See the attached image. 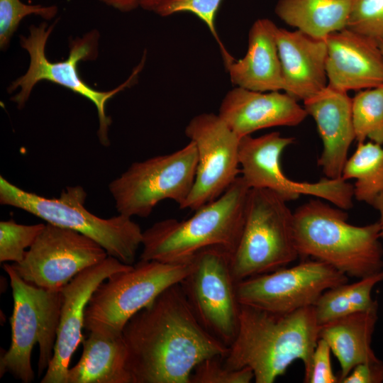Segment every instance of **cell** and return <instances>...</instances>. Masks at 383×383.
Segmentation results:
<instances>
[{
  "label": "cell",
  "mask_w": 383,
  "mask_h": 383,
  "mask_svg": "<svg viewBox=\"0 0 383 383\" xmlns=\"http://www.w3.org/2000/svg\"><path fill=\"white\" fill-rule=\"evenodd\" d=\"M108 255L91 238L47 223L23 260L11 265L25 282L48 290H60L80 272Z\"/></svg>",
  "instance_id": "5bb4252c"
},
{
  "label": "cell",
  "mask_w": 383,
  "mask_h": 383,
  "mask_svg": "<svg viewBox=\"0 0 383 383\" xmlns=\"http://www.w3.org/2000/svg\"><path fill=\"white\" fill-rule=\"evenodd\" d=\"M294 138L283 137L274 131L254 138H240L239 163L241 177L250 189L271 190L286 201L301 195L318 197L343 210L351 209L353 185L342 178H323L318 182H299L283 173L280 157L284 150L294 143Z\"/></svg>",
  "instance_id": "7c38bea8"
},
{
  "label": "cell",
  "mask_w": 383,
  "mask_h": 383,
  "mask_svg": "<svg viewBox=\"0 0 383 383\" xmlns=\"http://www.w3.org/2000/svg\"><path fill=\"white\" fill-rule=\"evenodd\" d=\"M303 102L308 116L316 123L323 143L318 166L326 177L341 178L350 146L355 140L352 98L348 92L328 84Z\"/></svg>",
  "instance_id": "d6986e66"
},
{
  "label": "cell",
  "mask_w": 383,
  "mask_h": 383,
  "mask_svg": "<svg viewBox=\"0 0 383 383\" xmlns=\"http://www.w3.org/2000/svg\"><path fill=\"white\" fill-rule=\"evenodd\" d=\"M287 202L271 190L250 189L243 228L231 257L235 283L286 267L299 257L294 213Z\"/></svg>",
  "instance_id": "9c48e42d"
},
{
  "label": "cell",
  "mask_w": 383,
  "mask_h": 383,
  "mask_svg": "<svg viewBox=\"0 0 383 383\" xmlns=\"http://www.w3.org/2000/svg\"><path fill=\"white\" fill-rule=\"evenodd\" d=\"M191 268L187 262L141 260L116 272L92 293L84 311V328L104 337L121 335L127 322L168 287L180 283Z\"/></svg>",
  "instance_id": "ba28073f"
},
{
  "label": "cell",
  "mask_w": 383,
  "mask_h": 383,
  "mask_svg": "<svg viewBox=\"0 0 383 383\" xmlns=\"http://www.w3.org/2000/svg\"><path fill=\"white\" fill-rule=\"evenodd\" d=\"M377 310L378 304L320 326L319 338L326 341L339 362V382L357 365L379 359L371 347Z\"/></svg>",
  "instance_id": "7402d4cb"
},
{
  "label": "cell",
  "mask_w": 383,
  "mask_h": 383,
  "mask_svg": "<svg viewBox=\"0 0 383 383\" xmlns=\"http://www.w3.org/2000/svg\"><path fill=\"white\" fill-rule=\"evenodd\" d=\"M347 28L383 41V0H353Z\"/></svg>",
  "instance_id": "4dcf8cb0"
},
{
  "label": "cell",
  "mask_w": 383,
  "mask_h": 383,
  "mask_svg": "<svg viewBox=\"0 0 383 383\" xmlns=\"http://www.w3.org/2000/svg\"><path fill=\"white\" fill-rule=\"evenodd\" d=\"M222 0H150L142 8L152 11L161 16H168L178 12H190L204 21L218 42L222 56L228 53L217 34L215 18Z\"/></svg>",
  "instance_id": "83f0119b"
},
{
  "label": "cell",
  "mask_w": 383,
  "mask_h": 383,
  "mask_svg": "<svg viewBox=\"0 0 383 383\" xmlns=\"http://www.w3.org/2000/svg\"><path fill=\"white\" fill-rule=\"evenodd\" d=\"M82 344L81 357L69 368L66 383H132L122 335L108 338L89 333Z\"/></svg>",
  "instance_id": "603a6c76"
},
{
  "label": "cell",
  "mask_w": 383,
  "mask_h": 383,
  "mask_svg": "<svg viewBox=\"0 0 383 383\" xmlns=\"http://www.w3.org/2000/svg\"><path fill=\"white\" fill-rule=\"evenodd\" d=\"M348 276L317 260L253 276L236 283L240 304L286 313L311 306L326 290L348 282Z\"/></svg>",
  "instance_id": "4fadbf2b"
},
{
  "label": "cell",
  "mask_w": 383,
  "mask_h": 383,
  "mask_svg": "<svg viewBox=\"0 0 383 383\" xmlns=\"http://www.w3.org/2000/svg\"><path fill=\"white\" fill-rule=\"evenodd\" d=\"M132 266L108 255L80 272L61 289L62 301L53 356L41 383H66L72 357L84 340V311L92 293L109 276Z\"/></svg>",
  "instance_id": "2e32d148"
},
{
  "label": "cell",
  "mask_w": 383,
  "mask_h": 383,
  "mask_svg": "<svg viewBox=\"0 0 383 383\" xmlns=\"http://www.w3.org/2000/svg\"><path fill=\"white\" fill-rule=\"evenodd\" d=\"M185 135L194 143L198 160L194 183L182 209L196 211L221 196L239 177L240 138L212 113L192 118Z\"/></svg>",
  "instance_id": "9a60e30c"
},
{
  "label": "cell",
  "mask_w": 383,
  "mask_h": 383,
  "mask_svg": "<svg viewBox=\"0 0 383 383\" xmlns=\"http://www.w3.org/2000/svg\"><path fill=\"white\" fill-rule=\"evenodd\" d=\"M45 224L23 225L14 220L0 222V262H21Z\"/></svg>",
  "instance_id": "f1b7e54d"
},
{
  "label": "cell",
  "mask_w": 383,
  "mask_h": 383,
  "mask_svg": "<svg viewBox=\"0 0 383 383\" xmlns=\"http://www.w3.org/2000/svg\"><path fill=\"white\" fill-rule=\"evenodd\" d=\"M54 26L55 23L48 26L46 23L38 26L33 25L29 28L27 37L21 36L20 44L29 54L30 65L26 73L13 82L9 87V92L21 88L20 91L11 99L21 109L26 104L33 87L40 81L47 80L61 85L87 98L94 104L99 122L98 137L103 145L108 146L110 144L108 131L111 119L106 115V104L118 92L136 82L144 66L145 55L123 84L111 91L96 90L82 80L77 67L81 60H94L96 57L98 32L91 31L82 38L73 40L70 44L68 57L63 61L52 62L46 57L45 51L47 40Z\"/></svg>",
  "instance_id": "52a82bcc"
},
{
  "label": "cell",
  "mask_w": 383,
  "mask_h": 383,
  "mask_svg": "<svg viewBox=\"0 0 383 383\" xmlns=\"http://www.w3.org/2000/svg\"><path fill=\"white\" fill-rule=\"evenodd\" d=\"M319 329L313 306L279 313L240 304L236 336L223 363L233 370L251 369L256 383H273L301 360L306 377Z\"/></svg>",
  "instance_id": "7a4b0ae2"
},
{
  "label": "cell",
  "mask_w": 383,
  "mask_h": 383,
  "mask_svg": "<svg viewBox=\"0 0 383 383\" xmlns=\"http://www.w3.org/2000/svg\"><path fill=\"white\" fill-rule=\"evenodd\" d=\"M326 40L328 85L348 92L383 84V55L377 42L348 28Z\"/></svg>",
  "instance_id": "e0dca14e"
},
{
  "label": "cell",
  "mask_w": 383,
  "mask_h": 383,
  "mask_svg": "<svg viewBox=\"0 0 383 383\" xmlns=\"http://www.w3.org/2000/svg\"><path fill=\"white\" fill-rule=\"evenodd\" d=\"M382 280L383 270L355 283H345L324 292L313 305L318 325L376 306L377 302L372 299V291Z\"/></svg>",
  "instance_id": "d4e9b609"
},
{
  "label": "cell",
  "mask_w": 383,
  "mask_h": 383,
  "mask_svg": "<svg viewBox=\"0 0 383 383\" xmlns=\"http://www.w3.org/2000/svg\"><path fill=\"white\" fill-rule=\"evenodd\" d=\"M378 44H379V48L381 50V52H382V53L383 55V41L379 42Z\"/></svg>",
  "instance_id": "8d00e7d4"
},
{
  "label": "cell",
  "mask_w": 383,
  "mask_h": 383,
  "mask_svg": "<svg viewBox=\"0 0 383 383\" xmlns=\"http://www.w3.org/2000/svg\"><path fill=\"white\" fill-rule=\"evenodd\" d=\"M57 12L55 6L28 5L20 0H0V48L6 49L13 34L23 18L37 15L46 20L54 18Z\"/></svg>",
  "instance_id": "f546056e"
},
{
  "label": "cell",
  "mask_w": 383,
  "mask_h": 383,
  "mask_svg": "<svg viewBox=\"0 0 383 383\" xmlns=\"http://www.w3.org/2000/svg\"><path fill=\"white\" fill-rule=\"evenodd\" d=\"M231 254L219 246L199 250L180 282L200 323L228 347L236 336L240 309L231 274Z\"/></svg>",
  "instance_id": "8fae6325"
},
{
  "label": "cell",
  "mask_w": 383,
  "mask_h": 383,
  "mask_svg": "<svg viewBox=\"0 0 383 383\" xmlns=\"http://www.w3.org/2000/svg\"><path fill=\"white\" fill-rule=\"evenodd\" d=\"M252 379L251 369H230L224 365L223 357L216 356L204 360L195 367L189 383H249Z\"/></svg>",
  "instance_id": "1f68e13d"
},
{
  "label": "cell",
  "mask_w": 383,
  "mask_h": 383,
  "mask_svg": "<svg viewBox=\"0 0 383 383\" xmlns=\"http://www.w3.org/2000/svg\"><path fill=\"white\" fill-rule=\"evenodd\" d=\"M276 38L285 93L304 101L328 85L326 39L279 27Z\"/></svg>",
  "instance_id": "ffe728a7"
},
{
  "label": "cell",
  "mask_w": 383,
  "mask_h": 383,
  "mask_svg": "<svg viewBox=\"0 0 383 383\" xmlns=\"http://www.w3.org/2000/svg\"><path fill=\"white\" fill-rule=\"evenodd\" d=\"M353 0H279L276 15L308 35L326 39L347 28Z\"/></svg>",
  "instance_id": "cb8c5ba5"
},
{
  "label": "cell",
  "mask_w": 383,
  "mask_h": 383,
  "mask_svg": "<svg viewBox=\"0 0 383 383\" xmlns=\"http://www.w3.org/2000/svg\"><path fill=\"white\" fill-rule=\"evenodd\" d=\"M197 160L196 145L189 140L172 153L132 163L109 185L116 211L131 218L148 217L165 199L182 209L194 183Z\"/></svg>",
  "instance_id": "30bf717a"
},
{
  "label": "cell",
  "mask_w": 383,
  "mask_h": 383,
  "mask_svg": "<svg viewBox=\"0 0 383 383\" xmlns=\"http://www.w3.org/2000/svg\"><path fill=\"white\" fill-rule=\"evenodd\" d=\"M121 335L132 383H189L199 362L228 351L200 323L180 283L136 313Z\"/></svg>",
  "instance_id": "6da1fadb"
},
{
  "label": "cell",
  "mask_w": 383,
  "mask_h": 383,
  "mask_svg": "<svg viewBox=\"0 0 383 383\" xmlns=\"http://www.w3.org/2000/svg\"><path fill=\"white\" fill-rule=\"evenodd\" d=\"M250 189L239 176L221 196L196 210L189 218L155 223L143 232L140 260L187 262L197 252L211 246L233 253L243 228Z\"/></svg>",
  "instance_id": "277c9868"
},
{
  "label": "cell",
  "mask_w": 383,
  "mask_h": 383,
  "mask_svg": "<svg viewBox=\"0 0 383 383\" xmlns=\"http://www.w3.org/2000/svg\"><path fill=\"white\" fill-rule=\"evenodd\" d=\"M383 362L377 360L360 363L343 378L340 383H382Z\"/></svg>",
  "instance_id": "836d02e7"
},
{
  "label": "cell",
  "mask_w": 383,
  "mask_h": 383,
  "mask_svg": "<svg viewBox=\"0 0 383 383\" xmlns=\"http://www.w3.org/2000/svg\"><path fill=\"white\" fill-rule=\"evenodd\" d=\"M331 350L322 338H319L314 349L310 370L304 377L306 383H337L339 379L333 373L331 360Z\"/></svg>",
  "instance_id": "d6a6232c"
},
{
  "label": "cell",
  "mask_w": 383,
  "mask_h": 383,
  "mask_svg": "<svg viewBox=\"0 0 383 383\" xmlns=\"http://www.w3.org/2000/svg\"><path fill=\"white\" fill-rule=\"evenodd\" d=\"M372 206L379 213L380 238H383V192L377 198Z\"/></svg>",
  "instance_id": "d590c367"
},
{
  "label": "cell",
  "mask_w": 383,
  "mask_h": 383,
  "mask_svg": "<svg viewBox=\"0 0 383 383\" xmlns=\"http://www.w3.org/2000/svg\"><path fill=\"white\" fill-rule=\"evenodd\" d=\"M12 289L13 313L10 318L11 342L0 358L1 377L9 372L23 383L34 380L31 354L39 346L38 375L46 370L53 356L60 318L62 294L25 282L11 265L3 264Z\"/></svg>",
  "instance_id": "8992f818"
},
{
  "label": "cell",
  "mask_w": 383,
  "mask_h": 383,
  "mask_svg": "<svg viewBox=\"0 0 383 383\" xmlns=\"http://www.w3.org/2000/svg\"><path fill=\"white\" fill-rule=\"evenodd\" d=\"M355 140L383 145V84L358 91L352 98Z\"/></svg>",
  "instance_id": "4316f807"
},
{
  "label": "cell",
  "mask_w": 383,
  "mask_h": 383,
  "mask_svg": "<svg viewBox=\"0 0 383 383\" xmlns=\"http://www.w3.org/2000/svg\"><path fill=\"white\" fill-rule=\"evenodd\" d=\"M345 181L355 179L353 196L373 206L383 192V148L372 141L358 143L342 173Z\"/></svg>",
  "instance_id": "484cf974"
},
{
  "label": "cell",
  "mask_w": 383,
  "mask_h": 383,
  "mask_svg": "<svg viewBox=\"0 0 383 383\" xmlns=\"http://www.w3.org/2000/svg\"><path fill=\"white\" fill-rule=\"evenodd\" d=\"M277 28L268 18L256 20L249 30L245 57L235 60L228 54L223 57L233 84L258 91H284L276 38Z\"/></svg>",
  "instance_id": "44dd1931"
},
{
  "label": "cell",
  "mask_w": 383,
  "mask_h": 383,
  "mask_svg": "<svg viewBox=\"0 0 383 383\" xmlns=\"http://www.w3.org/2000/svg\"><path fill=\"white\" fill-rule=\"evenodd\" d=\"M294 233L299 256L323 262L359 279L383 270L379 222L350 224L343 209L311 199L294 213Z\"/></svg>",
  "instance_id": "3957f363"
},
{
  "label": "cell",
  "mask_w": 383,
  "mask_h": 383,
  "mask_svg": "<svg viewBox=\"0 0 383 383\" xmlns=\"http://www.w3.org/2000/svg\"><path fill=\"white\" fill-rule=\"evenodd\" d=\"M218 115L240 138L264 128L296 126L308 116L304 106L285 92L239 87L225 96Z\"/></svg>",
  "instance_id": "ac0fdd59"
},
{
  "label": "cell",
  "mask_w": 383,
  "mask_h": 383,
  "mask_svg": "<svg viewBox=\"0 0 383 383\" xmlns=\"http://www.w3.org/2000/svg\"><path fill=\"white\" fill-rule=\"evenodd\" d=\"M106 5L121 11H130L150 0H100Z\"/></svg>",
  "instance_id": "e575fe53"
},
{
  "label": "cell",
  "mask_w": 383,
  "mask_h": 383,
  "mask_svg": "<svg viewBox=\"0 0 383 383\" xmlns=\"http://www.w3.org/2000/svg\"><path fill=\"white\" fill-rule=\"evenodd\" d=\"M87 193L69 186L57 197L48 198L22 189L0 177V204L22 209L47 223L77 231L96 241L121 262L133 265L142 245L143 232L132 218L118 213L102 218L85 206Z\"/></svg>",
  "instance_id": "5b68a950"
}]
</instances>
